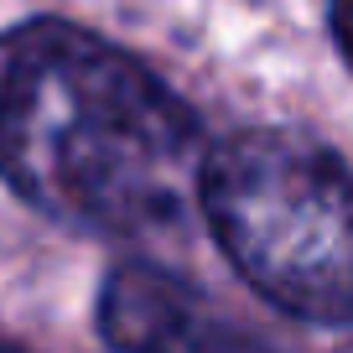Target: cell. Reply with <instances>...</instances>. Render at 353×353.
<instances>
[{"mask_svg":"<svg viewBox=\"0 0 353 353\" xmlns=\"http://www.w3.org/2000/svg\"><path fill=\"white\" fill-rule=\"evenodd\" d=\"M203 130L125 47L73 21L0 32V176L47 219L156 234L198 203Z\"/></svg>","mask_w":353,"mask_h":353,"instance_id":"cell-1","label":"cell"},{"mask_svg":"<svg viewBox=\"0 0 353 353\" xmlns=\"http://www.w3.org/2000/svg\"><path fill=\"white\" fill-rule=\"evenodd\" d=\"M198 208L265 301L322 327L348 322V166L332 145L301 130H239L203 151Z\"/></svg>","mask_w":353,"mask_h":353,"instance_id":"cell-2","label":"cell"},{"mask_svg":"<svg viewBox=\"0 0 353 353\" xmlns=\"http://www.w3.org/2000/svg\"><path fill=\"white\" fill-rule=\"evenodd\" d=\"M99 332L114 353H281L203 286L151 260H125L104 276Z\"/></svg>","mask_w":353,"mask_h":353,"instance_id":"cell-3","label":"cell"},{"mask_svg":"<svg viewBox=\"0 0 353 353\" xmlns=\"http://www.w3.org/2000/svg\"><path fill=\"white\" fill-rule=\"evenodd\" d=\"M0 353H21V348H11V343H0Z\"/></svg>","mask_w":353,"mask_h":353,"instance_id":"cell-4","label":"cell"}]
</instances>
